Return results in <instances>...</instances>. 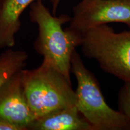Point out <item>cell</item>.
I'll return each instance as SVG.
<instances>
[{"instance_id": "9", "label": "cell", "mask_w": 130, "mask_h": 130, "mask_svg": "<svg viewBox=\"0 0 130 130\" xmlns=\"http://www.w3.org/2000/svg\"><path fill=\"white\" fill-rule=\"evenodd\" d=\"M28 58L25 51L12 48L0 54V89L14 74L24 69Z\"/></svg>"}, {"instance_id": "12", "label": "cell", "mask_w": 130, "mask_h": 130, "mask_svg": "<svg viewBox=\"0 0 130 130\" xmlns=\"http://www.w3.org/2000/svg\"><path fill=\"white\" fill-rule=\"evenodd\" d=\"M61 1V0H50L52 6L51 13L54 15H56L58 6H59V4L60 3Z\"/></svg>"}, {"instance_id": "1", "label": "cell", "mask_w": 130, "mask_h": 130, "mask_svg": "<svg viewBox=\"0 0 130 130\" xmlns=\"http://www.w3.org/2000/svg\"><path fill=\"white\" fill-rule=\"evenodd\" d=\"M29 16L31 22L38 28L34 42L35 51L71 80V58L83 39L82 35L69 27L63 29V25L69 22L71 18L67 14L54 15L42 0H36L30 5Z\"/></svg>"}, {"instance_id": "2", "label": "cell", "mask_w": 130, "mask_h": 130, "mask_svg": "<svg viewBox=\"0 0 130 130\" xmlns=\"http://www.w3.org/2000/svg\"><path fill=\"white\" fill-rule=\"evenodd\" d=\"M21 73L26 99L36 119L75 105L71 81L48 61L43 60L38 68Z\"/></svg>"}, {"instance_id": "6", "label": "cell", "mask_w": 130, "mask_h": 130, "mask_svg": "<svg viewBox=\"0 0 130 130\" xmlns=\"http://www.w3.org/2000/svg\"><path fill=\"white\" fill-rule=\"evenodd\" d=\"M19 71L0 89V120L28 130L36 118L26 99Z\"/></svg>"}, {"instance_id": "8", "label": "cell", "mask_w": 130, "mask_h": 130, "mask_svg": "<svg viewBox=\"0 0 130 130\" xmlns=\"http://www.w3.org/2000/svg\"><path fill=\"white\" fill-rule=\"evenodd\" d=\"M35 1L5 0L0 14V49L15 45L16 36L21 27V14Z\"/></svg>"}, {"instance_id": "13", "label": "cell", "mask_w": 130, "mask_h": 130, "mask_svg": "<svg viewBox=\"0 0 130 130\" xmlns=\"http://www.w3.org/2000/svg\"><path fill=\"white\" fill-rule=\"evenodd\" d=\"M4 1H5V0H0V14H1V10H2L3 4H4Z\"/></svg>"}, {"instance_id": "11", "label": "cell", "mask_w": 130, "mask_h": 130, "mask_svg": "<svg viewBox=\"0 0 130 130\" xmlns=\"http://www.w3.org/2000/svg\"><path fill=\"white\" fill-rule=\"evenodd\" d=\"M0 130H19L16 126L0 120Z\"/></svg>"}, {"instance_id": "10", "label": "cell", "mask_w": 130, "mask_h": 130, "mask_svg": "<svg viewBox=\"0 0 130 130\" xmlns=\"http://www.w3.org/2000/svg\"><path fill=\"white\" fill-rule=\"evenodd\" d=\"M119 110L130 122V83H125L121 89L118 97Z\"/></svg>"}, {"instance_id": "7", "label": "cell", "mask_w": 130, "mask_h": 130, "mask_svg": "<svg viewBox=\"0 0 130 130\" xmlns=\"http://www.w3.org/2000/svg\"><path fill=\"white\" fill-rule=\"evenodd\" d=\"M28 129L93 130V128L74 105L36 118Z\"/></svg>"}, {"instance_id": "5", "label": "cell", "mask_w": 130, "mask_h": 130, "mask_svg": "<svg viewBox=\"0 0 130 130\" xmlns=\"http://www.w3.org/2000/svg\"><path fill=\"white\" fill-rule=\"evenodd\" d=\"M72 10L68 27L81 35L109 23H123L130 28V0H81Z\"/></svg>"}, {"instance_id": "3", "label": "cell", "mask_w": 130, "mask_h": 130, "mask_svg": "<svg viewBox=\"0 0 130 130\" xmlns=\"http://www.w3.org/2000/svg\"><path fill=\"white\" fill-rule=\"evenodd\" d=\"M71 72L77 82L75 105L93 130H130L126 117L107 104L97 79L86 67L76 50L71 58Z\"/></svg>"}, {"instance_id": "4", "label": "cell", "mask_w": 130, "mask_h": 130, "mask_svg": "<svg viewBox=\"0 0 130 130\" xmlns=\"http://www.w3.org/2000/svg\"><path fill=\"white\" fill-rule=\"evenodd\" d=\"M82 36L81 46L86 57L96 60L105 72L130 83V30L116 32L104 24Z\"/></svg>"}]
</instances>
